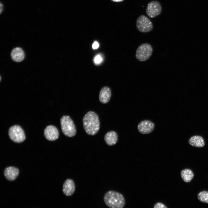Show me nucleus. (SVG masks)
I'll use <instances>...</instances> for the list:
<instances>
[{
  "mask_svg": "<svg viewBox=\"0 0 208 208\" xmlns=\"http://www.w3.org/2000/svg\"><path fill=\"white\" fill-rule=\"evenodd\" d=\"M83 128L88 134L95 135L100 129V122L98 115L94 112H88L83 118Z\"/></svg>",
  "mask_w": 208,
  "mask_h": 208,
  "instance_id": "obj_1",
  "label": "nucleus"
},
{
  "mask_svg": "<svg viewBox=\"0 0 208 208\" xmlns=\"http://www.w3.org/2000/svg\"><path fill=\"white\" fill-rule=\"evenodd\" d=\"M103 200L105 205L110 208H122L125 204V200L120 193L110 190L105 194Z\"/></svg>",
  "mask_w": 208,
  "mask_h": 208,
  "instance_id": "obj_2",
  "label": "nucleus"
},
{
  "mask_svg": "<svg viewBox=\"0 0 208 208\" xmlns=\"http://www.w3.org/2000/svg\"><path fill=\"white\" fill-rule=\"evenodd\" d=\"M61 129L66 136L72 137L76 134V130L75 125L71 118L68 116H63L60 119Z\"/></svg>",
  "mask_w": 208,
  "mask_h": 208,
  "instance_id": "obj_3",
  "label": "nucleus"
},
{
  "mask_svg": "<svg viewBox=\"0 0 208 208\" xmlns=\"http://www.w3.org/2000/svg\"><path fill=\"white\" fill-rule=\"evenodd\" d=\"M153 51V48L150 44L147 43L142 44L137 48L136 51L135 57L139 61H145L149 58Z\"/></svg>",
  "mask_w": 208,
  "mask_h": 208,
  "instance_id": "obj_4",
  "label": "nucleus"
},
{
  "mask_svg": "<svg viewBox=\"0 0 208 208\" xmlns=\"http://www.w3.org/2000/svg\"><path fill=\"white\" fill-rule=\"evenodd\" d=\"M137 29L142 33H147L151 31L153 26L152 22L146 16L142 15L139 16L136 21Z\"/></svg>",
  "mask_w": 208,
  "mask_h": 208,
  "instance_id": "obj_5",
  "label": "nucleus"
},
{
  "mask_svg": "<svg viewBox=\"0 0 208 208\" xmlns=\"http://www.w3.org/2000/svg\"><path fill=\"white\" fill-rule=\"evenodd\" d=\"M8 134L11 139L16 143L22 142L25 139L24 131L19 125H16L11 127L9 129Z\"/></svg>",
  "mask_w": 208,
  "mask_h": 208,
  "instance_id": "obj_6",
  "label": "nucleus"
},
{
  "mask_svg": "<svg viewBox=\"0 0 208 208\" xmlns=\"http://www.w3.org/2000/svg\"><path fill=\"white\" fill-rule=\"evenodd\" d=\"M161 9L160 3L157 1H153L148 4L146 12L149 17L153 18L161 14Z\"/></svg>",
  "mask_w": 208,
  "mask_h": 208,
  "instance_id": "obj_7",
  "label": "nucleus"
},
{
  "mask_svg": "<svg viewBox=\"0 0 208 208\" xmlns=\"http://www.w3.org/2000/svg\"><path fill=\"white\" fill-rule=\"evenodd\" d=\"M155 128L154 123L149 120H144L141 121L138 125L139 132L143 134H148L152 132Z\"/></svg>",
  "mask_w": 208,
  "mask_h": 208,
  "instance_id": "obj_8",
  "label": "nucleus"
},
{
  "mask_svg": "<svg viewBox=\"0 0 208 208\" xmlns=\"http://www.w3.org/2000/svg\"><path fill=\"white\" fill-rule=\"evenodd\" d=\"M44 134L46 139L50 141L55 140L58 139L59 136L57 129L53 125L47 127L44 129Z\"/></svg>",
  "mask_w": 208,
  "mask_h": 208,
  "instance_id": "obj_9",
  "label": "nucleus"
},
{
  "mask_svg": "<svg viewBox=\"0 0 208 208\" xmlns=\"http://www.w3.org/2000/svg\"><path fill=\"white\" fill-rule=\"evenodd\" d=\"M75 190V185L73 180L70 179H67L63 185L64 194L67 196H70L74 193Z\"/></svg>",
  "mask_w": 208,
  "mask_h": 208,
  "instance_id": "obj_10",
  "label": "nucleus"
},
{
  "mask_svg": "<svg viewBox=\"0 0 208 208\" xmlns=\"http://www.w3.org/2000/svg\"><path fill=\"white\" fill-rule=\"evenodd\" d=\"M111 96V91L109 88L107 86L103 87L100 91L99 100L102 103L105 104L109 101Z\"/></svg>",
  "mask_w": 208,
  "mask_h": 208,
  "instance_id": "obj_11",
  "label": "nucleus"
},
{
  "mask_svg": "<svg viewBox=\"0 0 208 208\" xmlns=\"http://www.w3.org/2000/svg\"><path fill=\"white\" fill-rule=\"evenodd\" d=\"M19 174V170L16 167L10 166L6 168L4 170V174L5 178L8 180H14Z\"/></svg>",
  "mask_w": 208,
  "mask_h": 208,
  "instance_id": "obj_12",
  "label": "nucleus"
},
{
  "mask_svg": "<svg viewBox=\"0 0 208 208\" xmlns=\"http://www.w3.org/2000/svg\"><path fill=\"white\" fill-rule=\"evenodd\" d=\"M104 139L107 145L109 146H113L115 145L118 141V135L115 131H110L105 134Z\"/></svg>",
  "mask_w": 208,
  "mask_h": 208,
  "instance_id": "obj_13",
  "label": "nucleus"
},
{
  "mask_svg": "<svg viewBox=\"0 0 208 208\" xmlns=\"http://www.w3.org/2000/svg\"><path fill=\"white\" fill-rule=\"evenodd\" d=\"M11 56L12 60L16 62H21L25 57L22 48L19 47L14 48L12 50Z\"/></svg>",
  "mask_w": 208,
  "mask_h": 208,
  "instance_id": "obj_14",
  "label": "nucleus"
},
{
  "mask_svg": "<svg viewBox=\"0 0 208 208\" xmlns=\"http://www.w3.org/2000/svg\"><path fill=\"white\" fill-rule=\"evenodd\" d=\"M189 144L192 146L196 147H202L205 145L203 138L199 135H194L191 137L188 141Z\"/></svg>",
  "mask_w": 208,
  "mask_h": 208,
  "instance_id": "obj_15",
  "label": "nucleus"
},
{
  "mask_svg": "<svg viewBox=\"0 0 208 208\" xmlns=\"http://www.w3.org/2000/svg\"><path fill=\"white\" fill-rule=\"evenodd\" d=\"M181 176L183 181L186 182H190L194 177V174L190 169H185L181 172Z\"/></svg>",
  "mask_w": 208,
  "mask_h": 208,
  "instance_id": "obj_16",
  "label": "nucleus"
},
{
  "mask_svg": "<svg viewBox=\"0 0 208 208\" xmlns=\"http://www.w3.org/2000/svg\"><path fill=\"white\" fill-rule=\"evenodd\" d=\"M197 197L200 202L208 203V191H203L200 192L198 194Z\"/></svg>",
  "mask_w": 208,
  "mask_h": 208,
  "instance_id": "obj_17",
  "label": "nucleus"
},
{
  "mask_svg": "<svg viewBox=\"0 0 208 208\" xmlns=\"http://www.w3.org/2000/svg\"><path fill=\"white\" fill-rule=\"evenodd\" d=\"M154 208H167V207L164 204L161 202L156 203L154 206Z\"/></svg>",
  "mask_w": 208,
  "mask_h": 208,
  "instance_id": "obj_18",
  "label": "nucleus"
},
{
  "mask_svg": "<svg viewBox=\"0 0 208 208\" xmlns=\"http://www.w3.org/2000/svg\"><path fill=\"white\" fill-rule=\"evenodd\" d=\"M94 61L95 64H98L101 62L102 58L100 55H97L95 57Z\"/></svg>",
  "mask_w": 208,
  "mask_h": 208,
  "instance_id": "obj_19",
  "label": "nucleus"
},
{
  "mask_svg": "<svg viewBox=\"0 0 208 208\" xmlns=\"http://www.w3.org/2000/svg\"><path fill=\"white\" fill-rule=\"evenodd\" d=\"M99 47V44L96 41H95L92 45V47L93 49H96Z\"/></svg>",
  "mask_w": 208,
  "mask_h": 208,
  "instance_id": "obj_20",
  "label": "nucleus"
},
{
  "mask_svg": "<svg viewBox=\"0 0 208 208\" xmlns=\"http://www.w3.org/2000/svg\"><path fill=\"white\" fill-rule=\"evenodd\" d=\"M3 4L1 2H0V13L1 14V12L3 11Z\"/></svg>",
  "mask_w": 208,
  "mask_h": 208,
  "instance_id": "obj_21",
  "label": "nucleus"
},
{
  "mask_svg": "<svg viewBox=\"0 0 208 208\" xmlns=\"http://www.w3.org/2000/svg\"><path fill=\"white\" fill-rule=\"evenodd\" d=\"M112 1L116 2H120L123 1L124 0H111Z\"/></svg>",
  "mask_w": 208,
  "mask_h": 208,
  "instance_id": "obj_22",
  "label": "nucleus"
}]
</instances>
